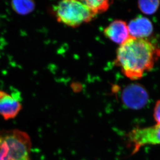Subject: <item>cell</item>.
<instances>
[{
  "label": "cell",
  "instance_id": "obj_10",
  "mask_svg": "<svg viewBox=\"0 0 160 160\" xmlns=\"http://www.w3.org/2000/svg\"><path fill=\"white\" fill-rule=\"evenodd\" d=\"M98 15L108 10L113 0H78Z\"/></svg>",
  "mask_w": 160,
  "mask_h": 160
},
{
  "label": "cell",
  "instance_id": "obj_2",
  "mask_svg": "<svg viewBox=\"0 0 160 160\" xmlns=\"http://www.w3.org/2000/svg\"><path fill=\"white\" fill-rule=\"evenodd\" d=\"M29 135L18 130L0 131V160H31Z\"/></svg>",
  "mask_w": 160,
  "mask_h": 160
},
{
  "label": "cell",
  "instance_id": "obj_4",
  "mask_svg": "<svg viewBox=\"0 0 160 160\" xmlns=\"http://www.w3.org/2000/svg\"><path fill=\"white\" fill-rule=\"evenodd\" d=\"M128 141L134 153L146 145H160V124L145 128H136L130 131Z\"/></svg>",
  "mask_w": 160,
  "mask_h": 160
},
{
  "label": "cell",
  "instance_id": "obj_11",
  "mask_svg": "<svg viewBox=\"0 0 160 160\" xmlns=\"http://www.w3.org/2000/svg\"><path fill=\"white\" fill-rule=\"evenodd\" d=\"M160 0H138V6L140 11L146 15H152L159 9Z\"/></svg>",
  "mask_w": 160,
  "mask_h": 160
},
{
  "label": "cell",
  "instance_id": "obj_5",
  "mask_svg": "<svg viewBox=\"0 0 160 160\" xmlns=\"http://www.w3.org/2000/svg\"><path fill=\"white\" fill-rule=\"evenodd\" d=\"M121 99L127 107L138 110L142 109L147 104L149 96L143 86L133 84L124 88L121 94Z\"/></svg>",
  "mask_w": 160,
  "mask_h": 160
},
{
  "label": "cell",
  "instance_id": "obj_9",
  "mask_svg": "<svg viewBox=\"0 0 160 160\" xmlns=\"http://www.w3.org/2000/svg\"><path fill=\"white\" fill-rule=\"evenodd\" d=\"M11 6L17 14L26 15L34 10L36 4L34 0H11Z\"/></svg>",
  "mask_w": 160,
  "mask_h": 160
},
{
  "label": "cell",
  "instance_id": "obj_7",
  "mask_svg": "<svg viewBox=\"0 0 160 160\" xmlns=\"http://www.w3.org/2000/svg\"><path fill=\"white\" fill-rule=\"evenodd\" d=\"M106 38L121 45L130 38L128 24L122 20H116L110 23L104 30Z\"/></svg>",
  "mask_w": 160,
  "mask_h": 160
},
{
  "label": "cell",
  "instance_id": "obj_3",
  "mask_svg": "<svg viewBox=\"0 0 160 160\" xmlns=\"http://www.w3.org/2000/svg\"><path fill=\"white\" fill-rule=\"evenodd\" d=\"M53 12L59 23L72 28L89 23L97 15L78 0H61Z\"/></svg>",
  "mask_w": 160,
  "mask_h": 160
},
{
  "label": "cell",
  "instance_id": "obj_8",
  "mask_svg": "<svg viewBox=\"0 0 160 160\" xmlns=\"http://www.w3.org/2000/svg\"><path fill=\"white\" fill-rule=\"evenodd\" d=\"M128 24L130 35L134 38L147 39L153 31L152 22L148 18L142 16L132 19Z\"/></svg>",
  "mask_w": 160,
  "mask_h": 160
},
{
  "label": "cell",
  "instance_id": "obj_12",
  "mask_svg": "<svg viewBox=\"0 0 160 160\" xmlns=\"http://www.w3.org/2000/svg\"><path fill=\"white\" fill-rule=\"evenodd\" d=\"M153 116L158 124H160V100L156 103L154 107Z\"/></svg>",
  "mask_w": 160,
  "mask_h": 160
},
{
  "label": "cell",
  "instance_id": "obj_1",
  "mask_svg": "<svg viewBox=\"0 0 160 160\" xmlns=\"http://www.w3.org/2000/svg\"><path fill=\"white\" fill-rule=\"evenodd\" d=\"M159 56L160 48L147 39L131 36L119 46L115 62L127 77L137 80L152 69Z\"/></svg>",
  "mask_w": 160,
  "mask_h": 160
},
{
  "label": "cell",
  "instance_id": "obj_6",
  "mask_svg": "<svg viewBox=\"0 0 160 160\" xmlns=\"http://www.w3.org/2000/svg\"><path fill=\"white\" fill-rule=\"evenodd\" d=\"M22 109L19 97L0 90V115L5 120L12 119Z\"/></svg>",
  "mask_w": 160,
  "mask_h": 160
}]
</instances>
